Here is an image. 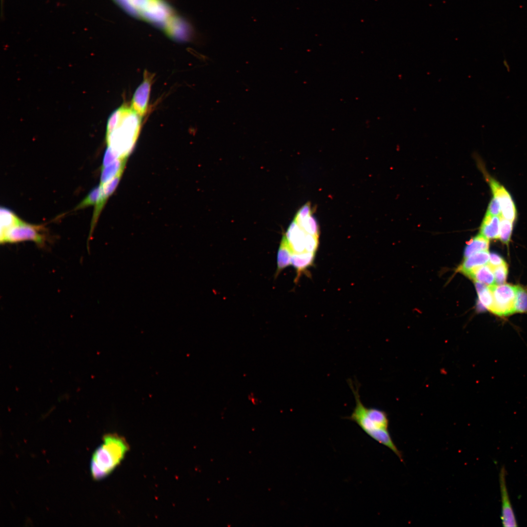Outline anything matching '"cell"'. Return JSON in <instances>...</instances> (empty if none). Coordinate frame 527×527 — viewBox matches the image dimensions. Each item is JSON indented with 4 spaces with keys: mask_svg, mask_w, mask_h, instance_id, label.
Listing matches in <instances>:
<instances>
[{
    "mask_svg": "<svg viewBox=\"0 0 527 527\" xmlns=\"http://www.w3.org/2000/svg\"><path fill=\"white\" fill-rule=\"evenodd\" d=\"M493 216H501V209L500 203L498 199L493 196L488 205L486 212Z\"/></svg>",
    "mask_w": 527,
    "mask_h": 527,
    "instance_id": "484cf974",
    "label": "cell"
},
{
    "mask_svg": "<svg viewBox=\"0 0 527 527\" xmlns=\"http://www.w3.org/2000/svg\"><path fill=\"white\" fill-rule=\"evenodd\" d=\"M127 158H119L109 165L102 168L101 185H102L119 175H122Z\"/></svg>",
    "mask_w": 527,
    "mask_h": 527,
    "instance_id": "e0dca14e",
    "label": "cell"
},
{
    "mask_svg": "<svg viewBox=\"0 0 527 527\" xmlns=\"http://www.w3.org/2000/svg\"><path fill=\"white\" fill-rule=\"evenodd\" d=\"M141 117L123 105L114 111L107 123L106 142L119 158H127L132 151L141 127Z\"/></svg>",
    "mask_w": 527,
    "mask_h": 527,
    "instance_id": "6da1fadb",
    "label": "cell"
},
{
    "mask_svg": "<svg viewBox=\"0 0 527 527\" xmlns=\"http://www.w3.org/2000/svg\"><path fill=\"white\" fill-rule=\"evenodd\" d=\"M491 189L493 196L499 201L501 209V217L514 222L517 210L514 202L507 190L495 179L483 171Z\"/></svg>",
    "mask_w": 527,
    "mask_h": 527,
    "instance_id": "52a82bcc",
    "label": "cell"
},
{
    "mask_svg": "<svg viewBox=\"0 0 527 527\" xmlns=\"http://www.w3.org/2000/svg\"><path fill=\"white\" fill-rule=\"evenodd\" d=\"M492 268L495 283L498 284H505L508 273V267L506 263Z\"/></svg>",
    "mask_w": 527,
    "mask_h": 527,
    "instance_id": "cb8c5ba5",
    "label": "cell"
},
{
    "mask_svg": "<svg viewBox=\"0 0 527 527\" xmlns=\"http://www.w3.org/2000/svg\"><path fill=\"white\" fill-rule=\"evenodd\" d=\"M154 75L145 70L143 79L135 91L131 102L132 109L142 118L146 113Z\"/></svg>",
    "mask_w": 527,
    "mask_h": 527,
    "instance_id": "ba28073f",
    "label": "cell"
},
{
    "mask_svg": "<svg viewBox=\"0 0 527 527\" xmlns=\"http://www.w3.org/2000/svg\"><path fill=\"white\" fill-rule=\"evenodd\" d=\"M515 312H527V289L516 285Z\"/></svg>",
    "mask_w": 527,
    "mask_h": 527,
    "instance_id": "44dd1931",
    "label": "cell"
},
{
    "mask_svg": "<svg viewBox=\"0 0 527 527\" xmlns=\"http://www.w3.org/2000/svg\"><path fill=\"white\" fill-rule=\"evenodd\" d=\"M489 243L488 239L481 234L477 235L467 242L465 249V258L478 252L488 250Z\"/></svg>",
    "mask_w": 527,
    "mask_h": 527,
    "instance_id": "d6986e66",
    "label": "cell"
},
{
    "mask_svg": "<svg viewBox=\"0 0 527 527\" xmlns=\"http://www.w3.org/2000/svg\"><path fill=\"white\" fill-rule=\"evenodd\" d=\"M315 255L316 253L315 252L307 251L293 253L291 257V264L297 271V276L295 282H297L301 274L312 265Z\"/></svg>",
    "mask_w": 527,
    "mask_h": 527,
    "instance_id": "5bb4252c",
    "label": "cell"
},
{
    "mask_svg": "<svg viewBox=\"0 0 527 527\" xmlns=\"http://www.w3.org/2000/svg\"><path fill=\"white\" fill-rule=\"evenodd\" d=\"M47 240L43 226L27 223L22 220L0 235L1 243L34 242L40 246L45 245Z\"/></svg>",
    "mask_w": 527,
    "mask_h": 527,
    "instance_id": "277c9868",
    "label": "cell"
},
{
    "mask_svg": "<svg viewBox=\"0 0 527 527\" xmlns=\"http://www.w3.org/2000/svg\"><path fill=\"white\" fill-rule=\"evenodd\" d=\"M101 192V186L99 185L93 188L86 197L76 207L75 210H78L96 204L99 201Z\"/></svg>",
    "mask_w": 527,
    "mask_h": 527,
    "instance_id": "603a6c76",
    "label": "cell"
},
{
    "mask_svg": "<svg viewBox=\"0 0 527 527\" xmlns=\"http://www.w3.org/2000/svg\"><path fill=\"white\" fill-rule=\"evenodd\" d=\"M490 254L488 250L478 252L465 259L457 271L466 276L473 269L488 263Z\"/></svg>",
    "mask_w": 527,
    "mask_h": 527,
    "instance_id": "7c38bea8",
    "label": "cell"
},
{
    "mask_svg": "<svg viewBox=\"0 0 527 527\" xmlns=\"http://www.w3.org/2000/svg\"><path fill=\"white\" fill-rule=\"evenodd\" d=\"M504 64H505V66H506V67H507V68H508V70H509V68H508V64H507V62H504Z\"/></svg>",
    "mask_w": 527,
    "mask_h": 527,
    "instance_id": "f1b7e54d",
    "label": "cell"
},
{
    "mask_svg": "<svg viewBox=\"0 0 527 527\" xmlns=\"http://www.w3.org/2000/svg\"><path fill=\"white\" fill-rule=\"evenodd\" d=\"M489 287L493 299L489 311L501 317L515 313L516 285L503 284H494Z\"/></svg>",
    "mask_w": 527,
    "mask_h": 527,
    "instance_id": "8992f818",
    "label": "cell"
},
{
    "mask_svg": "<svg viewBox=\"0 0 527 527\" xmlns=\"http://www.w3.org/2000/svg\"><path fill=\"white\" fill-rule=\"evenodd\" d=\"M501 216L486 213L480 226V234L488 240L499 238Z\"/></svg>",
    "mask_w": 527,
    "mask_h": 527,
    "instance_id": "4fadbf2b",
    "label": "cell"
},
{
    "mask_svg": "<svg viewBox=\"0 0 527 527\" xmlns=\"http://www.w3.org/2000/svg\"><path fill=\"white\" fill-rule=\"evenodd\" d=\"M307 234L295 221H292L284 236L293 253L305 251V243Z\"/></svg>",
    "mask_w": 527,
    "mask_h": 527,
    "instance_id": "8fae6325",
    "label": "cell"
},
{
    "mask_svg": "<svg viewBox=\"0 0 527 527\" xmlns=\"http://www.w3.org/2000/svg\"><path fill=\"white\" fill-rule=\"evenodd\" d=\"M119 159L116 154L109 147H107L103 159L102 168L104 167Z\"/></svg>",
    "mask_w": 527,
    "mask_h": 527,
    "instance_id": "4316f807",
    "label": "cell"
},
{
    "mask_svg": "<svg viewBox=\"0 0 527 527\" xmlns=\"http://www.w3.org/2000/svg\"><path fill=\"white\" fill-rule=\"evenodd\" d=\"M513 223L501 216L499 238L505 244H507L510 240Z\"/></svg>",
    "mask_w": 527,
    "mask_h": 527,
    "instance_id": "7402d4cb",
    "label": "cell"
},
{
    "mask_svg": "<svg viewBox=\"0 0 527 527\" xmlns=\"http://www.w3.org/2000/svg\"><path fill=\"white\" fill-rule=\"evenodd\" d=\"M319 237L308 233L307 234L305 243V251L316 253L319 246Z\"/></svg>",
    "mask_w": 527,
    "mask_h": 527,
    "instance_id": "d4e9b609",
    "label": "cell"
},
{
    "mask_svg": "<svg viewBox=\"0 0 527 527\" xmlns=\"http://www.w3.org/2000/svg\"><path fill=\"white\" fill-rule=\"evenodd\" d=\"M293 251L283 235L277 253V268L276 277L285 268L291 264Z\"/></svg>",
    "mask_w": 527,
    "mask_h": 527,
    "instance_id": "2e32d148",
    "label": "cell"
},
{
    "mask_svg": "<svg viewBox=\"0 0 527 527\" xmlns=\"http://www.w3.org/2000/svg\"><path fill=\"white\" fill-rule=\"evenodd\" d=\"M507 471L504 466L501 467L499 473V484L501 497L502 510L501 519L504 527H516L517 521L510 501L507 485Z\"/></svg>",
    "mask_w": 527,
    "mask_h": 527,
    "instance_id": "9c48e42d",
    "label": "cell"
},
{
    "mask_svg": "<svg viewBox=\"0 0 527 527\" xmlns=\"http://www.w3.org/2000/svg\"><path fill=\"white\" fill-rule=\"evenodd\" d=\"M466 276L474 282L482 283L487 286L493 285L496 283L493 268L488 263L473 269Z\"/></svg>",
    "mask_w": 527,
    "mask_h": 527,
    "instance_id": "9a60e30c",
    "label": "cell"
},
{
    "mask_svg": "<svg viewBox=\"0 0 527 527\" xmlns=\"http://www.w3.org/2000/svg\"><path fill=\"white\" fill-rule=\"evenodd\" d=\"M0 233L18 223L21 220L13 211L6 207H1L0 210Z\"/></svg>",
    "mask_w": 527,
    "mask_h": 527,
    "instance_id": "ffe728a7",
    "label": "cell"
},
{
    "mask_svg": "<svg viewBox=\"0 0 527 527\" xmlns=\"http://www.w3.org/2000/svg\"><path fill=\"white\" fill-rule=\"evenodd\" d=\"M357 383L354 386L352 380H348L349 386L354 396L355 405L350 415L345 417V419L356 424L367 435L391 449L400 461L403 462L402 453L394 443L389 432V421L387 414L379 408L367 407L363 403L359 394V386Z\"/></svg>",
    "mask_w": 527,
    "mask_h": 527,
    "instance_id": "7a4b0ae2",
    "label": "cell"
},
{
    "mask_svg": "<svg viewBox=\"0 0 527 527\" xmlns=\"http://www.w3.org/2000/svg\"><path fill=\"white\" fill-rule=\"evenodd\" d=\"M475 287L478 295L477 309L480 311L486 309L490 310L493 304V295L489 287L482 283L475 282Z\"/></svg>",
    "mask_w": 527,
    "mask_h": 527,
    "instance_id": "ac0fdd59",
    "label": "cell"
},
{
    "mask_svg": "<svg viewBox=\"0 0 527 527\" xmlns=\"http://www.w3.org/2000/svg\"><path fill=\"white\" fill-rule=\"evenodd\" d=\"M293 220L306 233L319 237V226L312 214L310 203H306L298 210Z\"/></svg>",
    "mask_w": 527,
    "mask_h": 527,
    "instance_id": "30bf717a",
    "label": "cell"
},
{
    "mask_svg": "<svg viewBox=\"0 0 527 527\" xmlns=\"http://www.w3.org/2000/svg\"><path fill=\"white\" fill-rule=\"evenodd\" d=\"M505 263L504 259L498 254L494 253L490 254L488 264L493 268L498 266Z\"/></svg>",
    "mask_w": 527,
    "mask_h": 527,
    "instance_id": "83f0119b",
    "label": "cell"
},
{
    "mask_svg": "<svg viewBox=\"0 0 527 527\" xmlns=\"http://www.w3.org/2000/svg\"><path fill=\"white\" fill-rule=\"evenodd\" d=\"M131 12L157 22L165 14L168 6L162 0H116Z\"/></svg>",
    "mask_w": 527,
    "mask_h": 527,
    "instance_id": "5b68a950",
    "label": "cell"
},
{
    "mask_svg": "<svg viewBox=\"0 0 527 527\" xmlns=\"http://www.w3.org/2000/svg\"><path fill=\"white\" fill-rule=\"evenodd\" d=\"M124 439L116 434H107L103 443L94 452L91 462L92 476L99 480L108 476L119 465L128 450Z\"/></svg>",
    "mask_w": 527,
    "mask_h": 527,
    "instance_id": "3957f363",
    "label": "cell"
}]
</instances>
